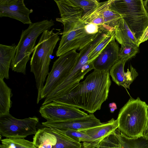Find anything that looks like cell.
Returning <instances> with one entry per match:
<instances>
[{
    "label": "cell",
    "instance_id": "6da1fadb",
    "mask_svg": "<svg viewBox=\"0 0 148 148\" xmlns=\"http://www.w3.org/2000/svg\"><path fill=\"white\" fill-rule=\"evenodd\" d=\"M111 84L109 71L94 70L68 94L53 101L93 113L108 99Z\"/></svg>",
    "mask_w": 148,
    "mask_h": 148
},
{
    "label": "cell",
    "instance_id": "7a4b0ae2",
    "mask_svg": "<svg viewBox=\"0 0 148 148\" xmlns=\"http://www.w3.org/2000/svg\"><path fill=\"white\" fill-rule=\"evenodd\" d=\"M60 38L58 32L53 29L46 30L42 34L35 46L30 61V71L34 76L38 91L37 103L40 100V94L46 77L49 74L51 56Z\"/></svg>",
    "mask_w": 148,
    "mask_h": 148
},
{
    "label": "cell",
    "instance_id": "3957f363",
    "mask_svg": "<svg viewBox=\"0 0 148 148\" xmlns=\"http://www.w3.org/2000/svg\"><path fill=\"white\" fill-rule=\"evenodd\" d=\"M148 105L139 97H130L120 110L117 119L118 129L130 138L143 136L147 121Z\"/></svg>",
    "mask_w": 148,
    "mask_h": 148
},
{
    "label": "cell",
    "instance_id": "277c9868",
    "mask_svg": "<svg viewBox=\"0 0 148 148\" xmlns=\"http://www.w3.org/2000/svg\"><path fill=\"white\" fill-rule=\"evenodd\" d=\"M54 25L52 19H45L32 23L27 29L22 30L11 64L13 71L26 74V64L33 52L36 39L40 34L45 30H49Z\"/></svg>",
    "mask_w": 148,
    "mask_h": 148
},
{
    "label": "cell",
    "instance_id": "5b68a950",
    "mask_svg": "<svg viewBox=\"0 0 148 148\" xmlns=\"http://www.w3.org/2000/svg\"><path fill=\"white\" fill-rule=\"evenodd\" d=\"M110 8L125 15L123 18L138 42L148 25V14L143 0H112Z\"/></svg>",
    "mask_w": 148,
    "mask_h": 148
},
{
    "label": "cell",
    "instance_id": "8992f818",
    "mask_svg": "<svg viewBox=\"0 0 148 148\" xmlns=\"http://www.w3.org/2000/svg\"><path fill=\"white\" fill-rule=\"evenodd\" d=\"M64 26L62 35L56 51L57 57L72 50H80L92 41L99 32L88 34L85 27L86 23L80 18H75L62 23Z\"/></svg>",
    "mask_w": 148,
    "mask_h": 148
},
{
    "label": "cell",
    "instance_id": "52a82bcc",
    "mask_svg": "<svg viewBox=\"0 0 148 148\" xmlns=\"http://www.w3.org/2000/svg\"><path fill=\"white\" fill-rule=\"evenodd\" d=\"M79 53L73 50L59 57L54 62L40 94V100L47 96L70 73L75 65Z\"/></svg>",
    "mask_w": 148,
    "mask_h": 148
},
{
    "label": "cell",
    "instance_id": "ba28073f",
    "mask_svg": "<svg viewBox=\"0 0 148 148\" xmlns=\"http://www.w3.org/2000/svg\"><path fill=\"white\" fill-rule=\"evenodd\" d=\"M39 119L36 116L23 119L10 114L0 116V135L7 138H24L35 134Z\"/></svg>",
    "mask_w": 148,
    "mask_h": 148
},
{
    "label": "cell",
    "instance_id": "9c48e42d",
    "mask_svg": "<svg viewBox=\"0 0 148 148\" xmlns=\"http://www.w3.org/2000/svg\"><path fill=\"white\" fill-rule=\"evenodd\" d=\"M39 112L47 121H65L83 118L88 115L79 109L55 101L42 105Z\"/></svg>",
    "mask_w": 148,
    "mask_h": 148
},
{
    "label": "cell",
    "instance_id": "30bf717a",
    "mask_svg": "<svg viewBox=\"0 0 148 148\" xmlns=\"http://www.w3.org/2000/svg\"><path fill=\"white\" fill-rule=\"evenodd\" d=\"M60 14L56 21L61 23L74 18H81L82 14L97 6V0H54Z\"/></svg>",
    "mask_w": 148,
    "mask_h": 148
},
{
    "label": "cell",
    "instance_id": "8fae6325",
    "mask_svg": "<svg viewBox=\"0 0 148 148\" xmlns=\"http://www.w3.org/2000/svg\"><path fill=\"white\" fill-rule=\"evenodd\" d=\"M33 10L27 8L24 0H0V17H7L24 24L32 23L29 15Z\"/></svg>",
    "mask_w": 148,
    "mask_h": 148
},
{
    "label": "cell",
    "instance_id": "7c38bea8",
    "mask_svg": "<svg viewBox=\"0 0 148 148\" xmlns=\"http://www.w3.org/2000/svg\"><path fill=\"white\" fill-rule=\"evenodd\" d=\"M100 120L93 113L86 117L62 121H46L42 122L44 127L55 128L62 131H80L102 125Z\"/></svg>",
    "mask_w": 148,
    "mask_h": 148
},
{
    "label": "cell",
    "instance_id": "4fadbf2b",
    "mask_svg": "<svg viewBox=\"0 0 148 148\" xmlns=\"http://www.w3.org/2000/svg\"><path fill=\"white\" fill-rule=\"evenodd\" d=\"M120 48L114 38L92 61L94 70L109 71L119 60Z\"/></svg>",
    "mask_w": 148,
    "mask_h": 148
},
{
    "label": "cell",
    "instance_id": "5bb4252c",
    "mask_svg": "<svg viewBox=\"0 0 148 148\" xmlns=\"http://www.w3.org/2000/svg\"><path fill=\"white\" fill-rule=\"evenodd\" d=\"M128 60L127 58L120 59L109 71L112 80L118 86L123 87L127 90V88L130 89V85L138 75L136 70L131 65L130 70L127 69V72H124V66Z\"/></svg>",
    "mask_w": 148,
    "mask_h": 148
},
{
    "label": "cell",
    "instance_id": "9a60e30c",
    "mask_svg": "<svg viewBox=\"0 0 148 148\" xmlns=\"http://www.w3.org/2000/svg\"><path fill=\"white\" fill-rule=\"evenodd\" d=\"M106 138L114 148H148V138L143 136L129 137L118 128Z\"/></svg>",
    "mask_w": 148,
    "mask_h": 148
},
{
    "label": "cell",
    "instance_id": "2e32d148",
    "mask_svg": "<svg viewBox=\"0 0 148 148\" xmlns=\"http://www.w3.org/2000/svg\"><path fill=\"white\" fill-rule=\"evenodd\" d=\"M118 127V120L112 118L101 125L80 130L93 140L96 148L99 143Z\"/></svg>",
    "mask_w": 148,
    "mask_h": 148
},
{
    "label": "cell",
    "instance_id": "e0dca14e",
    "mask_svg": "<svg viewBox=\"0 0 148 148\" xmlns=\"http://www.w3.org/2000/svg\"><path fill=\"white\" fill-rule=\"evenodd\" d=\"M17 45L0 44V78H9L10 65L16 54Z\"/></svg>",
    "mask_w": 148,
    "mask_h": 148
},
{
    "label": "cell",
    "instance_id": "ac0fdd59",
    "mask_svg": "<svg viewBox=\"0 0 148 148\" xmlns=\"http://www.w3.org/2000/svg\"><path fill=\"white\" fill-rule=\"evenodd\" d=\"M115 39L121 45L133 44L138 46V41L123 18L114 27Z\"/></svg>",
    "mask_w": 148,
    "mask_h": 148
},
{
    "label": "cell",
    "instance_id": "d6986e66",
    "mask_svg": "<svg viewBox=\"0 0 148 148\" xmlns=\"http://www.w3.org/2000/svg\"><path fill=\"white\" fill-rule=\"evenodd\" d=\"M112 1L99 2L105 28L108 32L114 31V27L118 21L125 16L110 9V6Z\"/></svg>",
    "mask_w": 148,
    "mask_h": 148
},
{
    "label": "cell",
    "instance_id": "ffe728a7",
    "mask_svg": "<svg viewBox=\"0 0 148 148\" xmlns=\"http://www.w3.org/2000/svg\"><path fill=\"white\" fill-rule=\"evenodd\" d=\"M33 142L37 148H52L57 143V138L48 127H45L37 131Z\"/></svg>",
    "mask_w": 148,
    "mask_h": 148
},
{
    "label": "cell",
    "instance_id": "44dd1931",
    "mask_svg": "<svg viewBox=\"0 0 148 148\" xmlns=\"http://www.w3.org/2000/svg\"><path fill=\"white\" fill-rule=\"evenodd\" d=\"M12 95L11 89L3 79L0 78V116L10 114L12 104L11 99Z\"/></svg>",
    "mask_w": 148,
    "mask_h": 148
},
{
    "label": "cell",
    "instance_id": "7402d4cb",
    "mask_svg": "<svg viewBox=\"0 0 148 148\" xmlns=\"http://www.w3.org/2000/svg\"><path fill=\"white\" fill-rule=\"evenodd\" d=\"M48 128L57 138V143L52 148H82V144L73 140L63 131L55 128Z\"/></svg>",
    "mask_w": 148,
    "mask_h": 148
},
{
    "label": "cell",
    "instance_id": "603a6c76",
    "mask_svg": "<svg viewBox=\"0 0 148 148\" xmlns=\"http://www.w3.org/2000/svg\"><path fill=\"white\" fill-rule=\"evenodd\" d=\"M73 140L81 143L82 142V148H95L92 139L87 135L79 131L67 130L62 131Z\"/></svg>",
    "mask_w": 148,
    "mask_h": 148
},
{
    "label": "cell",
    "instance_id": "cb8c5ba5",
    "mask_svg": "<svg viewBox=\"0 0 148 148\" xmlns=\"http://www.w3.org/2000/svg\"><path fill=\"white\" fill-rule=\"evenodd\" d=\"M1 144L7 148H37L33 142L24 138H7L1 140Z\"/></svg>",
    "mask_w": 148,
    "mask_h": 148
},
{
    "label": "cell",
    "instance_id": "d4e9b609",
    "mask_svg": "<svg viewBox=\"0 0 148 148\" xmlns=\"http://www.w3.org/2000/svg\"><path fill=\"white\" fill-rule=\"evenodd\" d=\"M115 38L114 31L109 32L106 36L95 47L90 54L89 61L92 62L110 42Z\"/></svg>",
    "mask_w": 148,
    "mask_h": 148
},
{
    "label": "cell",
    "instance_id": "484cf974",
    "mask_svg": "<svg viewBox=\"0 0 148 148\" xmlns=\"http://www.w3.org/2000/svg\"><path fill=\"white\" fill-rule=\"evenodd\" d=\"M139 47L130 44L121 45L119 51L120 59L123 58L129 59L134 57L138 52Z\"/></svg>",
    "mask_w": 148,
    "mask_h": 148
},
{
    "label": "cell",
    "instance_id": "4316f807",
    "mask_svg": "<svg viewBox=\"0 0 148 148\" xmlns=\"http://www.w3.org/2000/svg\"><path fill=\"white\" fill-rule=\"evenodd\" d=\"M85 28L87 33L90 34H96L101 30L99 25L92 23H86Z\"/></svg>",
    "mask_w": 148,
    "mask_h": 148
},
{
    "label": "cell",
    "instance_id": "83f0119b",
    "mask_svg": "<svg viewBox=\"0 0 148 148\" xmlns=\"http://www.w3.org/2000/svg\"><path fill=\"white\" fill-rule=\"evenodd\" d=\"M96 148H114L106 137L102 140Z\"/></svg>",
    "mask_w": 148,
    "mask_h": 148
},
{
    "label": "cell",
    "instance_id": "f1b7e54d",
    "mask_svg": "<svg viewBox=\"0 0 148 148\" xmlns=\"http://www.w3.org/2000/svg\"><path fill=\"white\" fill-rule=\"evenodd\" d=\"M148 39V25L143 32L142 36L139 39L138 43L139 45L141 43L143 42Z\"/></svg>",
    "mask_w": 148,
    "mask_h": 148
},
{
    "label": "cell",
    "instance_id": "f546056e",
    "mask_svg": "<svg viewBox=\"0 0 148 148\" xmlns=\"http://www.w3.org/2000/svg\"><path fill=\"white\" fill-rule=\"evenodd\" d=\"M143 136L148 138V111L146 125L143 132Z\"/></svg>",
    "mask_w": 148,
    "mask_h": 148
},
{
    "label": "cell",
    "instance_id": "4dcf8cb0",
    "mask_svg": "<svg viewBox=\"0 0 148 148\" xmlns=\"http://www.w3.org/2000/svg\"><path fill=\"white\" fill-rule=\"evenodd\" d=\"M109 107L110 108V112L111 113H113L117 108L116 104L115 103H110Z\"/></svg>",
    "mask_w": 148,
    "mask_h": 148
},
{
    "label": "cell",
    "instance_id": "1f68e13d",
    "mask_svg": "<svg viewBox=\"0 0 148 148\" xmlns=\"http://www.w3.org/2000/svg\"><path fill=\"white\" fill-rule=\"evenodd\" d=\"M143 3L145 9L148 14V0H143Z\"/></svg>",
    "mask_w": 148,
    "mask_h": 148
},
{
    "label": "cell",
    "instance_id": "d6a6232c",
    "mask_svg": "<svg viewBox=\"0 0 148 148\" xmlns=\"http://www.w3.org/2000/svg\"><path fill=\"white\" fill-rule=\"evenodd\" d=\"M0 148H7L4 145H3L2 144H1L0 145Z\"/></svg>",
    "mask_w": 148,
    "mask_h": 148
}]
</instances>
